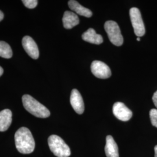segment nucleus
<instances>
[{
	"label": "nucleus",
	"mask_w": 157,
	"mask_h": 157,
	"mask_svg": "<svg viewBox=\"0 0 157 157\" xmlns=\"http://www.w3.org/2000/svg\"><path fill=\"white\" fill-rule=\"evenodd\" d=\"M15 146L17 151L24 154H30L35 148V141L31 132L25 127L18 129L15 135Z\"/></svg>",
	"instance_id": "obj_1"
},
{
	"label": "nucleus",
	"mask_w": 157,
	"mask_h": 157,
	"mask_svg": "<svg viewBox=\"0 0 157 157\" xmlns=\"http://www.w3.org/2000/svg\"><path fill=\"white\" fill-rule=\"evenodd\" d=\"M22 102L26 110L37 118H48L50 115L49 110L31 95H23Z\"/></svg>",
	"instance_id": "obj_2"
},
{
	"label": "nucleus",
	"mask_w": 157,
	"mask_h": 157,
	"mask_svg": "<svg viewBox=\"0 0 157 157\" xmlns=\"http://www.w3.org/2000/svg\"><path fill=\"white\" fill-rule=\"evenodd\" d=\"M51 151L57 157H69L71 152L69 147L62 138L56 135H51L48 139Z\"/></svg>",
	"instance_id": "obj_3"
},
{
	"label": "nucleus",
	"mask_w": 157,
	"mask_h": 157,
	"mask_svg": "<svg viewBox=\"0 0 157 157\" xmlns=\"http://www.w3.org/2000/svg\"><path fill=\"white\" fill-rule=\"evenodd\" d=\"M104 29L109 39L113 44L121 46L123 44L124 38L117 23L113 21H108L105 23Z\"/></svg>",
	"instance_id": "obj_4"
},
{
	"label": "nucleus",
	"mask_w": 157,
	"mask_h": 157,
	"mask_svg": "<svg viewBox=\"0 0 157 157\" xmlns=\"http://www.w3.org/2000/svg\"><path fill=\"white\" fill-rule=\"evenodd\" d=\"M130 17L135 34L138 37L143 36L146 30L140 10L137 8H132L130 10Z\"/></svg>",
	"instance_id": "obj_5"
},
{
	"label": "nucleus",
	"mask_w": 157,
	"mask_h": 157,
	"mask_svg": "<svg viewBox=\"0 0 157 157\" xmlns=\"http://www.w3.org/2000/svg\"><path fill=\"white\" fill-rule=\"evenodd\" d=\"M91 70L93 74L98 78H109L111 76L110 68L105 63L100 61H94L92 62Z\"/></svg>",
	"instance_id": "obj_6"
},
{
	"label": "nucleus",
	"mask_w": 157,
	"mask_h": 157,
	"mask_svg": "<svg viewBox=\"0 0 157 157\" xmlns=\"http://www.w3.org/2000/svg\"><path fill=\"white\" fill-rule=\"evenodd\" d=\"M112 111L115 117L122 121H128L132 117V112L123 102H115L112 108Z\"/></svg>",
	"instance_id": "obj_7"
},
{
	"label": "nucleus",
	"mask_w": 157,
	"mask_h": 157,
	"mask_svg": "<svg viewBox=\"0 0 157 157\" xmlns=\"http://www.w3.org/2000/svg\"><path fill=\"white\" fill-rule=\"evenodd\" d=\"M23 47L29 56L37 59L39 56V51L37 44L30 36H25L22 39Z\"/></svg>",
	"instance_id": "obj_8"
},
{
	"label": "nucleus",
	"mask_w": 157,
	"mask_h": 157,
	"mask_svg": "<svg viewBox=\"0 0 157 157\" xmlns=\"http://www.w3.org/2000/svg\"><path fill=\"white\" fill-rule=\"evenodd\" d=\"M70 102L75 111L78 114H82L84 111V104L83 98L78 91L73 89L72 91Z\"/></svg>",
	"instance_id": "obj_9"
},
{
	"label": "nucleus",
	"mask_w": 157,
	"mask_h": 157,
	"mask_svg": "<svg viewBox=\"0 0 157 157\" xmlns=\"http://www.w3.org/2000/svg\"><path fill=\"white\" fill-rule=\"evenodd\" d=\"M63 27L67 29H71L78 25L80 21L78 17L73 12L65 11L62 18Z\"/></svg>",
	"instance_id": "obj_10"
},
{
	"label": "nucleus",
	"mask_w": 157,
	"mask_h": 157,
	"mask_svg": "<svg viewBox=\"0 0 157 157\" xmlns=\"http://www.w3.org/2000/svg\"><path fill=\"white\" fill-rule=\"evenodd\" d=\"M105 152L107 157H119L118 145L111 136H107Z\"/></svg>",
	"instance_id": "obj_11"
},
{
	"label": "nucleus",
	"mask_w": 157,
	"mask_h": 157,
	"mask_svg": "<svg viewBox=\"0 0 157 157\" xmlns=\"http://www.w3.org/2000/svg\"><path fill=\"white\" fill-rule=\"evenodd\" d=\"M82 39L85 41L91 44H100L103 42V38L100 34L96 33L93 29H89L82 34Z\"/></svg>",
	"instance_id": "obj_12"
},
{
	"label": "nucleus",
	"mask_w": 157,
	"mask_h": 157,
	"mask_svg": "<svg viewBox=\"0 0 157 157\" xmlns=\"http://www.w3.org/2000/svg\"><path fill=\"white\" fill-rule=\"evenodd\" d=\"M12 112L6 109L0 112V132H4L8 129L12 123Z\"/></svg>",
	"instance_id": "obj_13"
},
{
	"label": "nucleus",
	"mask_w": 157,
	"mask_h": 157,
	"mask_svg": "<svg viewBox=\"0 0 157 157\" xmlns=\"http://www.w3.org/2000/svg\"><path fill=\"white\" fill-rule=\"evenodd\" d=\"M68 6L70 9L75 12L78 15L83 17H90L92 16V12L89 9L86 8L84 6H81L78 1L75 0H71L68 2Z\"/></svg>",
	"instance_id": "obj_14"
},
{
	"label": "nucleus",
	"mask_w": 157,
	"mask_h": 157,
	"mask_svg": "<svg viewBox=\"0 0 157 157\" xmlns=\"http://www.w3.org/2000/svg\"><path fill=\"white\" fill-rule=\"evenodd\" d=\"M0 56L6 59L11 58L12 56L11 48L5 41H0Z\"/></svg>",
	"instance_id": "obj_15"
},
{
	"label": "nucleus",
	"mask_w": 157,
	"mask_h": 157,
	"mask_svg": "<svg viewBox=\"0 0 157 157\" xmlns=\"http://www.w3.org/2000/svg\"><path fill=\"white\" fill-rule=\"evenodd\" d=\"M150 117L151 124L157 128V109H152L150 111Z\"/></svg>",
	"instance_id": "obj_16"
},
{
	"label": "nucleus",
	"mask_w": 157,
	"mask_h": 157,
	"mask_svg": "<svg viewBox=\"0 0 157 157\" xmlns=\"http://www.w3.org/2000/svg\"><path fill=\"white\" fill-rule=\"evenodd\" d=\"M23 4L25 6L29 8V9H33L36 6H37L38 1L36 0H23L22 1Z\"/></svg>",
	"instance_id": "obj_17"
},
{
	"label": "nucleus",
	"mask_w": 157,
	"mask_h": 157,
	"mask_svg": "<svg viewBox=\"0 0 157 157\" xmlns=\"http://www.w3.org/2000/svg\"><path fill=\"white\" fill-rule=\"evenodd\" d=\"M152 101H153L155 106L157 107V91L154 93V95L152 96Z\"/></svg>",
	"instance_id": "obj_18"
},
{
	"label": "nucleus",
	"mask_w": 157,
	"mask_h": 157,
	"mask_svg": "<svg viewBox=\"0 0 157 157\" xmlns=\"http://www.w3.org/2000/svg\"><path fill=\"white\" fill-rule=\"evenodd\" d=\"M4 15L3 12L0 11V22L4 19Z\"/></svg>",
	"instance_id": "obj_19"
},
{
	"label": "nucleus",
	"mask_w": 157,
	"mask_h": 157,
	"mask_svg": "<svg viewBox=\"0 0 157 157\" xmlns=\"http://www.w3.org/2000/svg\"><path fill=\"white\" fill-rule=\"evenodd\" d=\"M154 151H155V157H157V145L154 147Z\"/></svg>",
	"instance_id": "obj_20"
},
{
	"label": "nucleus",
	"mask_w": 157,
	"mask_h": 157,
	"mask_svg": "<svg viewBox=\"0 0 157 157\" xmlns=\"http://www.w3.org/2000/svg\"><path fill=\"white\" fill-rule=\"evenodd\" d=\"M3 72H4V70H3V69L2 68V67H0V76L3 74Z\"/></svg>",
	"instance_id": "obj_21"
},
{
	"label": "nucleus",
	"mask_w": 157,
	"mask_h": 157,
	"mask_svg": "<svg viewBox=\"0 0 157 157\" xmlns=\"http://www.w3.org/2000/svg\"><path fill=\"white\" fill-rule=\"evenodd\" d=\"M137 40L138 41H140V37H137Z\"/></svg>",
	"instance_id": "obj_22"
}]
</instances>
